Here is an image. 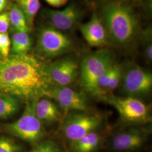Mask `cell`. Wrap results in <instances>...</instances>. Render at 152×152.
I'll return each mask as SVG.
<instances>
[{"label":"cell","mask_w":152,"mask_h":152,"mask_svg":"<svg viewBox=\"0 0 152 152\" xmlns=\"http://www.w3.org/2000/svg\"><path fill=\"white\" fill-rule=\"evenodd\" d=\"M150 129L136 126L121 131L111 137L109 141V149L115 152H129L142 147L148 140Z\"/></svg>","instance_id":"9"},{"label":"cell","mask_w":152,"mask_h":152,"mask_svg":"<svg viewBox=\"0 0 152 152\" xmlns=\"http://www.w3.org/2000/svg\"><path fill=\"white\" fill-rule=\"evenodd\" d=\"M114 63V54L108 49H101L86 56L80 71L81 85L85 91L95 96L99 78Z\"/></svg>","instance_id":"4"},{"label":"cell","mask_w":152,"mask_h":152,"mask_svg":"<svg viewBox=\"0 0 152 152\" xmlns=\"http://www.w3.org/2000/svg\"><path fill=\"white\" fill-rule=\"evenodd\" d=\"M54 86L47 64L29 54H10L0 59V92L26 102L45 97Z\"/></svg>","instance_id":"1"},{"label":"cell","mask_w":152,"mask_h":152,"mask_svg":"<svg viewBox=\"0 0 152 152\" xmlns=\"http://www.w3.org/2000/svg\"><path fill=\"white\" fill-rule=\"evenodd\" d=\"M73 44L64 33L51 26L42 28L38 33L36 50L46 58H53L69 52Z\"/></svg>","instance_id":"7"},{"label":"cell","mask_w":152,"mask_h":152,"mask_svg":"<svg viewBox=\"0 0 152 152\" xmlns=\"http://www.w3.org/2000/svg\"><path fill=\"white\" fill-rule=\"evenodd\" d=\"M45 14L50 26L63 32L75 27L83 13L78 5L71 4L62 10H47Z\"/></svg>","instance_id":"12"},{"label":"cell","mask_w":152,"mask_h":152,"mask_svg":"<svg viewBox=\"0 0 152 152\" xmlns=\"http://www.w3.org/2000/svg\"><path fill=\"white\" fill-rule=\"evenodd\" d=\"M45 97L54 100L65 114L72 111H87L88 109L85 95L68 86H53Z\"/></svg>","instance_id":"10"},{"label":"cell","mask_w":152,"mask_h":152,"mask_svg":"<svg viewBox=\"0 0 152 152\" xmlns=\"http://www.w3.org/2000/svg\"><path fill=\"white\" fill-rule=\"evenodd\" d=\"M102 20L108 37L118 46L131 43L139 31V21L130 6L119 1H111L104 6Z\"/></svg>","instance_id":"2"},{"label":"cell","mask_w":152,"mask_h":152,"mask_svg":"<svg viewBox=\"0 0 152 152\" xmlns=\"http://www.w3.org/2000/svg\"><path fill=\"white\" fill-rule=\"evenodd\" d=\"M35 113L43 124L50 125L60 120V109L54 102L48 97H41L36 100Z\"/></svg>","instance_id":"15"},{"label":"cell","mask_w":152,"mask_h":152,"mask_svg":"<svg viewBox=\"0 0 152 152\" xmlns=\"http://www.w3.org/2000/svg\"><path fill=\"white\" fill-rule=\"evenodd\" d=\"M7 5V0H0V14L3 12Z\"/></svg>","instance_id":"26"},{"label":"cell","mask_w":152,"mask_h":152,"mask_svg":"<svg viewBox=\"0 0 152 152\" xmlns=\"http://www.w3.org/2000/svg\"><path fill=\"white\" fill-rule=\"evenodd\" d=\"M28 152H64L58 142L52 139H46L33 145Z\"/></svg>","instance_id":"20"},{"label":"cell","mask_w":152,"mask_h":152,"mask_svg":"<svg viewBox=\"0 0 152 152\" xmlns=\"http://www.w3.org/2000/svg\"><path fill=\"white\" fill-rule=\"evenodd\" d=\"M50 5L54 7H60L65 5L68 0H45Z\"/></svg>","instance_id":"25"},{"label":"cell","mask_w":152,"mask_h":152,"mask_svg":"<svg viewBox=\"0 0 152 152\" xmlns=\"http://www.w3.org/2000/svg\"><path fill=\"white\" fill-rule=\"evenodd\" d=\"M35 102L36 100L26 102L24 112L20 118L2 126V129L6 133L32 145L44 140L46 134L44 124L35 113Z\"/></svg>","instance_id":"3"},{"label":"cell","mask_w":152,"mask_h":152,"mask_svg":"<svg viewBox=\"0 0 152 152\" xmlns=\"http://www.w3.org/2000/svg\"><path fill=\"white\" fill-rule=\"evenodd\" d=\"M77 60L67 56L47 64L49 78L54 86H68L75 81L79 72Z\"/></svg>","instance_id":"11"},{"label":"cell","mask_w":152,"mask_h":152,"mask_svg":"<svg viewBox=\"0 0 152 152\" xmlns=\"http://www.w3.org/2000/svg\"><path fill=\"white\" fill-rule=\"evenodd\" d=\"M10 54H28L32 47V39L29 33L16 32L11 36Z\"/></svg>","instance_id":"17"},{"label":"cell","mask_w":152,"mask_h":152,"mask_svg":"<svg viewBox=\"0 0 152 152\" xmlns=\"http://www.w3.org/2000/svg\"><path fill=\"white\" fill-rule=\"evenodd\" d=\"M120 84L126 96H145L152 91V73L138 65H130L124 72L122 70Z\"/></svg>","instance_id":"8"},{"label":"cell","mask_w":152,"mask_h":152,"mask_svg":"<svg viewBox=\"0 0 152 152\" xmlns=\"http://www.w3.org/2000/svg\"><path fill=\"white\" fill-rule=\"evenodd\" d=\"M10 26V18L9 13L3 12L0 14V33H7Z\"/></svg>","instance_id":"23"},{"label":"cell","mask_w":152,"mask_h":152,"mask_svg":"<svg viewBox=\"0 0 152 152\" xmlns=\"http://www.w3.org/2000/svg\"><path fill=\"white\" fill-rule=\"evenodd\" d=\"M113 106L124 123L132 125L146 124L152 122L151 108L139 98L114 96L112 94L99 98Z\"/></svg>","instance_id":"5"},{"label":"cell","mask_w":152,"mask_h":152,"mask_svg":"<svg viewBox=\"0 0 152 152\" xmlns=\"http://www.w3.org/2000/svg\"><path fill=\"white\" fill-rule=\"evenodd\" d=\"M22 99L15 96L0 92V120L11 118L21 108Z\"/></svg>","instance_id":"16"},{"label":"cell","mask_w":152,"mask_h":152,"mask_svg":"<svg viewBox=\"0 0 152 152\" xmlns=\"http://www.w3.org/2000/svg\"><path fill=\"white\" fill-rule=\"evenodd\" d=\"M21 145L13 138L0 135V152H22Z\"/></svg>","instance_id":"21"},{"label":"cell","mask_w":152,"mask_h":152,"mask_svg":"<svg viewBox=\"0 0 152 152\" xmlns=\"http://www.w3.org/2000/svg\"><path fill=\"white\" fill-rule=\"evenodd\" d=\"M9 15L10 24L15 31L29 33L31 31L26 17L18 5H13L11 6Z\"/></svg>","instance_id":"18"},{"label":"cell","mask_w":152,"mask_h":152,"mask_svg":"<svg viewBox=\"0 0 152 152\" xmlns=\"http://www.w3.org/2000/svg\"><path fill=\"white\" fill-rule=\"evenodd\" d=\"M11 39L8 33H0V55L2 58L7 57L10 54Z\"/></svg>","instance_id":"22"},{"label":"cell","mask_w":152,"mask_h":152,"mask_svg":"<svg viewBox=\"0 0 152 152\" xmlns=\"http://www.w3.org/2000/svg\"><path fill=\"white\" fill-rule=\"evenodd\" d=\"M17 2L18 5L24 14L31 28L34 18L40 9L39 0H17Z\"/></svg>","instance_id":"19"},{"label":"cell","mask_w":152,"mask_h":152,"mask_svg":"<svg viewBox=\"0 0 152 152\" xmlns=\"http://www.w3.org/2000/svg\"><path fill=\"white\" fill-rule=\"evenodd\" d=\"M87 111H72L65 114L60 126L63 135L69 142L76 141L88 133L99 130L103 117L99 114Z\"/></svg>","instance_id":"6"},{"label":"cell","mask_w":152,"mask_h":152,"mask_svg":"<svg viewBox=\"0 0 152 152\" xmlns=\"http://www.w3.org/2000/svg\"><path fill=\"white\" fill-rule=\"evenodd\" d=\"M144 55L145 57V59L148 63H151L152 60V42H149L146 45L144 50Z\"/></svg>","instance_id":"24"},{"label":"cell","mask_w":152,"mask_h":152,"mask_svg":"<svg viewBox=\"0 0 152 152\" xmlns=\"http://www.w3.org/2000/svg\"><path fill=\"white\" fill-rule=\"evenodd\" d=\"M106 137L104 132L94 131L81 139L69 142V152H96L103 145Z\"/></svg>","instance_id":"14"},{"label":"cell","mask_w":152,"mask_h":152,"mask_svg":"<svg viewBox=\"0 0 152 152\" xmlns=\"http://www.w3.org/2000/svg\"><path fill=\"white\" fill-rule=\"evenodd\" d=\"M80 31L87 44L92 47L101 48L108 40V34L102 19L96 13L87 23L79 26Z\"/></svg>","instance_id":"13"}]
</instances>
